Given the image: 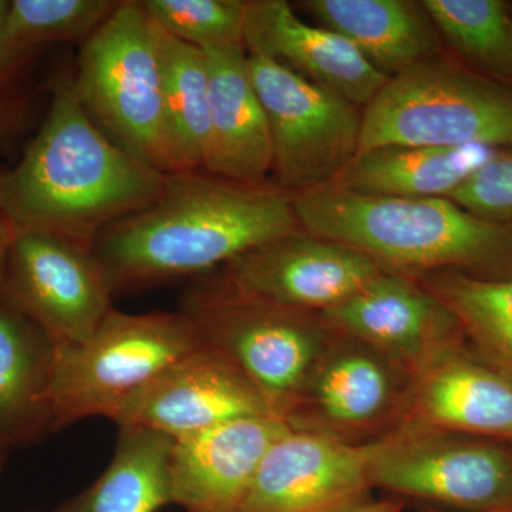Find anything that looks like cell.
Returning a JSON list of instances; mask_svg holds the SVG:
<instances>
[{
  "label": "cell",
  "mask_w": 512,
  "mask_h": 512,
  "mask_svg": "<svg viewBox=\"0 0 512 512\" xmlns=\"http://www.w3.org/2000/svg\"><path fill=\"white\" fill-rule=\"evenodd\" d=\"M303 229L293 194L274 181L245 184L204 170L165 175L160 195L104 229L92 252L116 293L200 278Z\"/></svg>",
  "instance_id": "obj_1"
},
{
  "label": "cell",
  "mask_w": 512,
  "mask_h": 512,
  "mask_svg": "<svg viewBox=\"0 0 512 512\" xmlns=\"http://www.w3.org/2000/svg\"><path fill=\"white\" fill-rule=\"evenodd\" d=\"M165 175L96 126L67 70L50 84L46 119L0 191L18 231L92 251L104 229L156 200Z\"/></svg>",
  "instance_id": "obj_2"
},
{
  "label": "cell",
  "mask_w": 512,
  "mask_h": 512,
  "mask_svg": "<svg viewBox=\"0 0 512 512\" xmlns=\"http://www.w3.org/2000/svg\"><path fill=\"white\" fill-rule=\"evenodd\" d=\"M293 208L303 231L356 249L383 271L512 275V224L448 198L375 197L332 183L293 194Z\"/></svg>",
  "instance_id": "obj_3"
},
{
  "label": "cell",
  "mask_w": 512,
  "mask_h": 512,
  "mask_svg": "<svg viewBox=\"0 0 512 512\" xmlns=\"http://www.w3.org/2000/svg\"><path fill=\"white\" fill-rule=\"evenodd\" d=\"M178 312L202 345L227 357L288 420L336 333L319 313L299 311L239 291L217 271L195 278Z\"/></svg>",
  "instance_id": "obj_4"
},
{
  "label": "cell",
  "mask_w": 512,
  "mask_h": 512,
  "mask_svg": "<svg viewBox=\"0 0 512 512\" xmlns=\"http://www.w3.org/2000/svg\"><path fill=\"white\" fill-rule=\"evenodd\" d=\"M73 77L84 110L113 143L161 173L183 171L165 113L156 32L143 2H120L84 40Z\"/></svg>",
  "instance_id": "obj_5"
},
{
  "label": "cell",
  "mask_w": 512,
  "mask_h": 512,
  "mask_svg": "<svg viewBox=\"0 0 512 512\" xmlns=\"http://www.w3.org/2000/svg\"><path fill=\"white\" fill-rule=\"evenodd\" d=\"M512 148V89L439 56L390 77L362 111L359 151Z\"/></svg>",
  "instance_id": "obj_6"
},
{
  "label": "cell",
  "mask_w": 512,
  "mask_h": 512,
  "mask_svg": "<svg viewBox=\"0 0 512 512\" xmlns=\"http://www.w3.org/2000/svg\"><path fill=\"white\" fill-rule=\"evenodd\" d=\"M200 346L180 312L111 309L89 338L55 350L47 389L50 430L89 417L111 419L131 394Z\"/></svg>",
  "instance_id": "obj_7"
},
{
  "label": "cell",
  "mask_w": 512,
  "mask_h": 512,
  "mask_svg": "<svg viewBox=\"0 0 512 512\" xmlns=\"http://www.w3.org/2000/svg\"><path fill=\"white\" fill-rule=\"evenodd\" d=\"M362 444L372 488L468 512H512V448L397 424Z\"/></svg>",
  "instance_id": "obj_8"
},
{
  "label": "cell",
  "mask_w": 512,
  "mask_h": 512,
  "mask_svg": "<svg viewBox=\"0 0 512 512\" xmlns=\"http://www.w3.org/2000/svg\"><path fill=\"white\" fill-rule=\"evenodd\" d=\"M248 67L268 119L274 183L291 194L335 183L359 151V107L268 57L248 53Z\"/></svg>",
  "instance_id": "obj_9"
},
{
  "label": "cell",
  "mask_w": 512,
  "mask_h": 512,
  "mask_svg": "<svg viewBox=\"0 0 512 512\" xmlns=\"http://www.w3.org/2000/svg\"><path fill=\"white\" fill-rule=\"evenodd\" d=\"M0 296L55 350L82 343L114 308L109 276L92 251L36 232L18 231Z\"/></svg>",
  "instance_id": "obj_10"
},
{
  "label": "cell",
  "mask_w": 512,
  "mask_h": 512,
  "mask_svg": "<svg viewBox=\"0 0 512 512\" xmlns=\"http://www.w3.org/2000/svg\"><path fill=\"white\" fill-rule=\"evenodd\" d=\"M261 416H275L261 392L227 357L201 343L131 394L110 420L180 440Z\"/></svg>",
  "instance_id": "obj_11"
},
{
  "label": "cell",
  "mask_w": 512,
  "mask_h": 512,
  "mask_svg": "<svg viewBox=\"0 0 512 512\" xmlns=\"http://www.w3.org/2000/svg\"><path fill=\"white\" fill-rule=\"evenodd\" d=\"M410 380L412 375L389 357L336 335L286 421L349 443L377 430L382 436L399 423Z\"/></svg>",
  "instance_id": "obj_12"
},
{
  "label": "cell",
  "mask_w": 512,
  "mask_h": 512,
  "mask_svg": "<svg viewBox=\"0 0 512 512\" xmlns=\"http://www.w3.org/2000/svg\"><path fill=\"white\" fill-rule=\"evenodd\" d=\"M217 272L239 291L320 315L384 271L356 249L302 231L252 249Z\"/></svg>",
  "instance_id": "obj_13"
},
{
  "label": "cell",
  "mask_w": 512,
  "mask_h": 512,
  "mask_svg": "<svg viewBox=\"0 0 512 512\" xmlns=\"http://www.w3.org/2000/svg\"><path fill=\"white\" fill-rule=\"evenodd\" d=\"M320 316L336 335L375 349L410 375L466 338L436 295L413 276L396 272L384 271Z\"/></svg>",
  "instance_id": "obj_14"
},
{
  "label": "cell",
  "mask_w": 512,
  "mask_h": 512,
  "mask_svg": "<svg viewBox=\"0 0 512 512\" xmlns=\"http://www.w3.org/2000/svg\"><path fill=\"white\" fill-rule=\"evenodd\" d=\"M370 490L362 444L291 426L265 454L241 512L338 510Z\"/></svg>",
  "instance_id": "obj_15"
},
{
  "label": "cell",
  "mask_w": 512,
  "mask_h": 512,
  "mask_svg": "<svg viewBox=\"0 0 512 512\" xmlns=\"http://www.w3.org/2000/svg\"><path fill=\"white\" fill-rule=\"evenodd\" d=\"M397 424L512 441V377L458 343L413 373Z\"/></svg>",
  "instance_id": "obj_16"
},
{
  "label": "cell",
  "mask_w": 512,
  "mask_h": 512,
  "mask_svg": "<svg viewBox=\"0 0 512 512\" xmlns=\"http://www.w3.org/2000/svg\"><path fill=\"white\" fill-rule=\"evenodd\" d=\"M289 430L282 417H249L174 440L173 504L185 512H241L265 454Z\"/></svg>",
  "instance_id": "obj_17"
},
{
  "label": "cell",
  "mask_w": 512,
  "mask_h": 512,
  "mask_svg": "<svg viewBox=\"0 0 512 512\" xmlns=\"http://www.w3.org/2000/svg\"><path fill=\"white\" fill-rule=\"evenodd\" d=\"M249 55L274 60L357 107H366L389 77L345 37L303 22L285 0H251L245 25Z\"/></svg>",
  "instance_id": "obj_18"
},
{
  "label": "cell",
  "mask_w": 512,
  "mask_h": 512,
  "mask_svg": "<svg viewBox=\"0 0 512 512\" xmlns=\"http://www.w3.org/2000/svg\"><path fill=\"white\" fill-rule=\"evenodd\" d=\"M210 87L204 171L245 184L268 183L272 143L244 46L205 50Z\"/></svg>",
  "instance_id": "obj_19"
},
{
  "label": "cell",
  "mask_w": 512,
  "mask_h": 512,
  "mask_svg": "<svg viewBox=\"0 0 512 512\" xmlns=\"http://www.w3.org/2000/svg\"><path fill=\"white\" fill-rule=\"evenodd\" d=\"M319 26L348 39L384 76L439 55L441 37L423 3L413 0H305Z\"/></svg>",
  "instance_id": "obj_20"
},
{
  "label": "cell",
  "mask_w": 512,
  "mask_h": 512,
  "mask_svg": "<svg viewBox=\"0 0 512 512\" xmlns=\"http://www.w3.org/2000/svg\"><path fill=\"white\" fill-rule=\"evenodd\" d=\"M503 151L487 146L376 148L357 154L335 184L375 197L447 198Z\"/></svg>",
  "instance_id": "obj_21"
},
{
  "label": "cell",
  "mask_w": 512,
  "mask_h": 512,
  "mask_svg": "<svg viewBox=\"0 0 512 512\" xmlns=\"http://www.w3.org/2000/svg\"><path fill=\"white\" fill-rule=\"evenodd\" d=\"M55 348L32 320L0 296V440L30 444L50 430L47 389Z\"/></svg>",
  "instance_id": "obj_22"
},
{
  "label": "cell",
  "mask_w": 512,
  "mask_h": 512,
  "mask_svg": "<svg viewBox=\"0 0 512 512\" xmlns=\"http://www.w3.org/2000/svg\"><path fill=\"white\" fill-rule=\"evenodd\" d=\"M174 440L157 431L121 426L109 467L56 512H157L171 498Z\"/></svg>",
  "instance_id": "obj_23"
},
{
  "label": "cell",
  "mask_w": 512,
  "mask_h": 512,
  "mask_svg": "<svg viewBox=\"0 0 512 512\" xmlns=\"http://www.w3.org/2000/svg\"><path fill=\"white\" fill-rule=\"evenodd\" d=\"M154 25V23H153ZM165 113L183 171L204 170L208 140L207 56L154 25Z\"/></svg>",
  "instance_id": "obj_24"
},
{
  "label": "cell",
  "mask_w": 512,
  "mask_h": 512,
  "mask_svg": "<svg viewBox=\"0 0 512 512\" xmlns=\"http://www.w3.org/2000/svg\"><path fill=\"white\" fill-rule=\"evenodd\" d=\"M424 286L456 316L477 355L512 377V275L443 271L429 276Z\"/></svg>",
  "instance_id": "obj_25"
},
{
  "label": "cell",
  "mask_w": 512,
  "mask_h": 512,
  "mask_svg": "<svg viewBox=\"0 0 512 512\" xmlns=\"http://www.w3.org/2000/svg\"><path fill=\"white\" fill-rule=\"evenodd\" d=\"M466 69L512 89V13L501 0H423Z\"/></svg>",
  "instance_id": "obj_26"
},
{
  "label": "cell",
  "mask_w": 512,
  "mask_h": 512,
  "mask_svg": "<svg viewBox=\"0 0 512 512\" xmlns=\"http://www.w3.org/2000/svg\"><path fill=\"white\" fill-rule=\"evenodd\" d=\"M116 0H13L3 22V45L10 55L28 59L40 47L86 40L113 15Z\"/></svg>",
  "instance_id": "obj_27"
},
{
  "label": "cell",
  "mask_w": 512,
  "mask_h": 512,
  "mask_svg": "<svg viewBox=\"0 0 512 512\" xmlns=\"http://www.w3.org/2000/svg\"><path fill=\"white\" fill-rule=\"evenodd\" d=\"M148 18L167 35L201 50L244 46L249 2L143 0Z\"/></svg>",
  "instance_id": "obj_28"
},
{
  "label": "cell",
  "mask_w": 512,
  "mask_h": 512,
  "mask_svg": "<svg viewBox=\"0 0 512 512\" xmlns=\"http://www.w3.org/2000/svg\"><path fill=\"white\" fill-rule=\"evenodd\" d=\"M447 198L478 218L512 224V148L484 164Z\"/></svg>",
  "instance_id": "obj_29"
},
{
  "label": "cell",
  "mask_w": 512,
  "mask_h": 512,
  "mask_svg": "<svg viewBox=\"0 0 512 512\" xmlns=\"http://www.w3.org/2000/svg\"><path fill=\"white\" fill-rule=\"evenodd\" d=\"M8 5L9 2L0 0V140L8 133L13 114L19 110L15 107V101L18 99L16 83H18L22 67L29 62L28 59H19V57L10 55L3 45L2 30Z\"/></svg>",
  "instance_id": "obj_30"
},
{
  "label": "cell",
  "mask_w": 512,
  "mask_h": 512,
  "mask_svg": "<svg viewBox=\"0 0 512 512\" xmlns=\"http://www.w3.org/2000/svg\"><path fill=\"white\" fill-rule=\"evenodd\" d=\"M0 180H2V174H0ZM16 235H18V229L10 220L5 204H3L2 191H0V284H2L10 248H12Z\"/></svg>",
  "instance_id": "obj_31"
},
{
  "label": "cell",
  "mask_w": 512,
  "mask_h": 512,
  "mask_svg": "<svg viewBox=\"0 0 512 512\" xmlns=\"http://www.w3.org/2000/svg\"><path fill=\"white\" fill-rule=\"evenodd\" d=\"M403 507V501L397 497L383 498V500L367 498V500L360 501V503L326 512H402Z\"/></svg>",
  "instance_id": "obj_32"
},
{
  "label": "cell",
  "mask_w": 512,
  "mask_h": 512,
  "mask_svg": "<svg viewBox=\"0 0 512 512\" xmlns=\"http://www.w3.org/2000/svg\"><path fill=\"white\" fill-rule=\"evenodd\" d=\"M8 444L0 440V471H2L3 464H5L6 451H8Z\"/></svg>",
  "instance_id": "obj_33"
},
{
  "label": "cell",
  "mask_w": 512,
  "mask_h": 512,
  "mask_svg": "<svg viewBox=\"0 0 512 512\" xmlns=\"http://www.w3.org/2000/svg\"><path fill=\"white\" fill-rule=\"evenodd\" d=\"M424 512H443V511L436 510V508H427V510H424Z\"/></svg>",
  "instance_id": "obj_34"
}]
</instances>
